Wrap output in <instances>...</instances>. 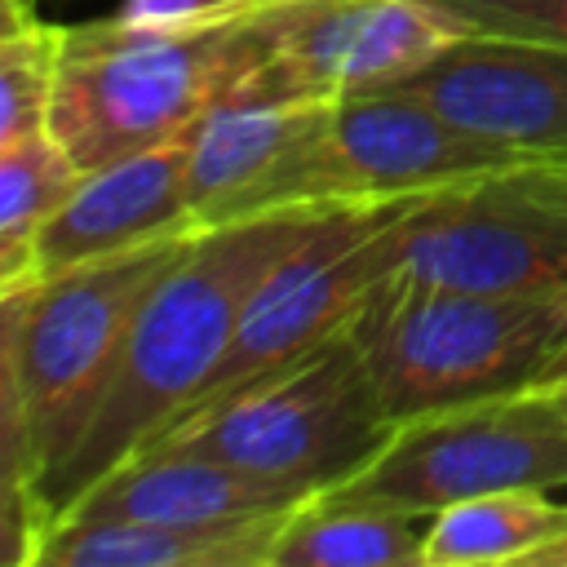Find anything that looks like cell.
Wrapping results in <instances>:
<instances>
[{
    "instance_id": "obj_1",
    "label": "cell",
    "mask_w": 567,
    "mask_h": 567,
    "mask_svg": "<svg viewBox=\"0 0 567 567\" xmlns=\"http://www.w3.org/2000/svg\"><path fill=\"white\" fill-rule=\"evenodd\" d=\"M328 208L332 204L279 208L204 226L186 239L177 261L142 301L89 430L40 496L44 532L208 385L252 292L310 239Z\"/></svg>"
},
{
    "instance_id": "obj_2",
    "label": "cell",
    "mask_w": 567,
    "mask_h": 567,
    "mask_svg": "<svg viewBox=\"0 0 567 567\" xmlns=\"http://www.w3.org/2000/svg\"><path fill=\"white\" fill-rule=\"evenodd\" d=\"M310 4L275 0L204 27H133L115 13L62 27L49 128L84 173L182 137L275 58Z\"/></svg>"
},
{
    "instance_id": "obj_3",
    "label": "cell",
    "mask_w": 567,
    "mask_h": 567,
    "mask_svg": "<svg viewBox=\"0 0 567 567\" xmlns=\"http://www.w3.org/2000/svg\"><path fill=\"white\" fill-rule=\"evenodd\" d=\"M394 425L536 390L567 346V292H487L381 275L346 319Z\"/></svg>"
},
{
    "instance_id": "obj_4",
    "label": "cell",
    "mask_w": 567,
    "mask_h": 567,
    "mask_svg": "<svg viewBox=\"0 0 567 567\" xmlns=\"http://www.w3.org/2000/svg\"><path fill=\"white\" fill-rule=\"evenodd\" d=\"M394 430L341 323L284 368L168 421L137 452H199L319 496L372 465Z\"/></svg>"
},
{
    "instance_id": "obj_5",
    "label": "cell",
    "mask_w": 567,
    "mask_h": 567,
    "mask_svg": "<svg viewBox=\"0 0 567 567\" xmlns=\"http://www.w3.org/2000/svg\"><path fill=\"white\" fill-rule=\"evenodd\" d=\"M567 483V412L549 390L501 394L434 416H416L390 434L372 465L323 496L439 514L452 501L563 487Z\"/></svg>"
},
{
    "instance_id": "obj_6",
    "label": "cell",
    "mask_w": 567,
    "mask_h": 567,
    "mask_svg": "<svg viewBox=\"0 0 567 567\" xmlns=\"http://www.w3.org/2000/svg\"><path fill=\"white\" fill-rule=\"evenodd\" d=\"M399 266L487 292H567V164H527L416 195L394 226Z\"/></svg>"
},
{
    "instance_id": "obj_7",
    "label": "cell",
    "mask_w": 567,
    "mask_h": 567,
    "mask_svg": "<svg viewBox=\"0 0 567 567\" xmlns=\"http://www.w3.org/2000/svg\"><path fill=\"white\" fill-rule=\"evenodd\" d=\"M412 199L416 195L332 204L328 217L310 230V239L301 248H292L266 275V284L252 292L208 385L177 416L284 368L288 359H297V354L315 350L323 337H332L350 319L359 297L381 275H390L399 266L394 226L412 208Z\"/></svg>"
},
{
    "instance_id": "obj_8",
    "label": "cell",
    "mask_w": 567,
    "mask_h": 567,
    "mask_svg": "<svg viewBox=\"0 0 567 567\" xmlns=\"http://www.w3.org/2000/svg\"><path fill=\"white\" fill-rule=\"evenodd\" d=\"M527 164H549V159L492 142L447 120L439 106L421 97L377 89L332 102L315 159V199L346 204V199L430 195Z\"/></svg>"
},
{
    "instance_id": "obj_9",
    "label": "cell",
    "mask_w": 567,
    "mask_h": 567,
    "mask_svg": "<svg viewBox=\"0 0 567 567\" xmlns=\"http://www.w3.org/2000/svg\"><path fill=\"white\" fill-rule=\"evenodd\" d=\"M332 102L230 89L190 133V217L221 226L315 199V159Z\"/></svg>"
},
{
    "instance_id": "obj_10",
    "label": "cell",
    "mask_w": 567,
    "mask_h": 567,
    "mask_svg": "<svg viewBox=\"0 0 567 567\" xmlns=\"http://www.w3.org/2000/svg\"><path fill=\"white\" fill-rule=\"evenodd\" d=\"M470 27L430 0H315L292 35L244 84L266 97L377 93L456 44Z\"/></svg>"
},
{
    "instance_id": "obj_11",
    "label": "cell",
    "mask_w": 567,
    "mask_h": 567,
    "mask_svg": "<svg viewBox=\"0 0 567 567\" xmlns=\"http://www.w3.org/2000/svg\"><path fill=\"white\" fill-rule=\"evenodd\" d=\"M390 89L439 106L492 142L567 164V44L465 31Z\"/></svg>"
},
{
    "instance_id": "obj_12",
    "label": "cell",
    "mask_w": 567,
    "mask_h": 567,
    "mask_svg": "<svg viewBox=\"0 0 567 567\" xmlns=\"http://www.w3.org/2000/svg\"><path fill=\"white\" fill-rule=\"evenodd\" d=\"M190 133L89 168L35 239V279L199 230L190 217Z\"/></svg>"
},
{
    "instance_id": "obj_13",
    "label": "cell",
    "mask_w": 567,
    "mask_h": 567,
    "mask_svg": "<svg viewBox=\"0 0 567 567\" xmlns=\"http://www.w3.org/2000/svg\"><path fill=\"white\" fill-rule=\"evenodd\" d=\"M301 496L288 483L248 474L217 456L199 452H137L97 478L62 518L102 523V518H133V523H208V518H244V514H275L292 509ZM58 518V523H62Z\"/></svg>"
},
{
    "instance_id": "obj_14",
    "label": "cell",
    "mask_w": 567,
    "mask_h": 567,
    "mask_svg": "<svg viewBox=\"0 0 567 567\" xmlns=\"http://www.w3.org/2000/svg\"><path fill=\"white\" fill-rule=\"evenodd\" d=\"M292 509L208 523L62 518L44 532L31 567H270L275 536Z\"/></svg>"
},
{
    "instance_id": "obj_15",
    "label": "cell",
    "mask_w": 567,
    "mask_h": 567,
    "mask_svg": "<svg viewBox=\"0 0 567 567\" xmlns=\"http://www.w3.org/2000/svg\"><path fill=\"white\" fill-rule=\"evenodd\" d=\"M430 514L310 496L301 501L270 549V567H421Z\"/></svg>"
},
{
    "instance_id": "obj_16",
    "label": "cell",
    "mask_w": 567,
    "mask_h": 567,
    "mask_svg": "<svg viewBox=\"0 0 567 567\" xmlns=\"http://www.w3.org/2000/svg\"><path fill=\"white\" fill-rule=\"evenodd\" d=\"M567 536V505L549 501L545 487H509L470 501H452L430 514L421 567H487V563H536Z\"/></svg>"
},
{
    "instance_id": "obj_17",
    "label": "cell",
    "mask_w": 567,
    "mask_h": 567,
    "mask_svg": "<svg viewBox=\"0 0 567 567\" xmlns=\"http://www.w3.org/2000/svg\"><path fill=\"white\" fill-rule=\"evenodd\" d=\"M80 177L84 168L53 128L0 142V288L35 279V239L71 199Z\"/></svg>"
},
{
    "instance_id": "obj_18",
    "label": "cell",
    "mask_w": 567,
    "mask_h": 567,
    "mask_svg": "<svg viewBox=\"0 0 567 567\" xmlns=\"http://www.w3.org/2000/svg\"><path fill=\"white\" fill-rule=\"evenodd\" d=\"M58 58L62 27L44 22L31 0H0V142L49 128Z\"/></svg>"
},
{
    "instance_id": "obj_19",
    "label": "cell",
    "mask_w": 567,
    "mask_h": 567,
    "mask_svg": "<svg viewBox=\"0 0 567 567\" xmlns=\"http://www.w3.org/2000/svg\"><path fill=\"white\" fill-rule=\"evenodd\" d=\"M470 31L567 44V0H430Z\"/></svg>"
},
{
    "instance_id": "obj_20",
    "label": "cell",
    "mask_w": 567,
    "mask_h": 567,
    "mask_svg": "<svg viewBox=\"0 0 567 567\" xmlns=\"http://www.w3.org/2000/svg\"><path fill=\"white\" fill-rule=\"evenodd\" d=\"M266 4L275 0H124L115 18L133 27H204V22H226Z\"/></svg>"
},
{
    "instance_id": "obj_21",
    "label": "cell",
    "mask_w": 567,
    "mask_h": 567,
    "mask_svg": "<svg viewBox=\"0 0 567 567\" xmlns=\"http://www.w3.org/2000/svg\"><path fill=\"white\" fill-rule=\"evenodd\" d=\"M549 385H567V346H563V354L549 363V372L540 377V390H549Z\"/></svg>"
},
{
    "instance_id": "obj_22",
    "label": "cell",
    "mask_w": 567,
    "mask_h": 567,
    "mask_svg": "<svg viewBox=\"0 0 567 567\" xmlns=\"http://www.w3.org/2000/svg\"><path fill=\"white\" fill-rule=\"evenodd\" d=\"M536 567H567V536H563L558 545H549V549L536 558Z\"/></svg>"
},
{
    "instance_id": "obj_23",
    "label": "cell",
    "mask_w": 567,
    "mask_h": 567,
    "mask_svg": "<svg viewBox=\"0 0 567 567\" xmlns=\"http://www.w3.org/2000/svg\"><path fill=\"white\" fill-rule=\"evenodd\" d=\"M549 394H554V403L567 412V385H549Z\"/></svg>"
}]
</instances>
